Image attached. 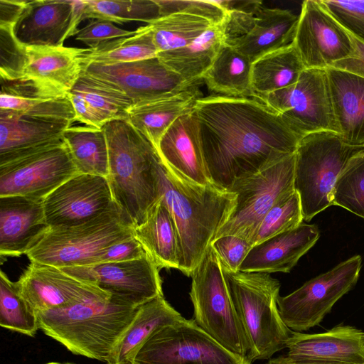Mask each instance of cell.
<instances>
[{"label":"cell","instance_id":"obj_1","mask_svg":"<svg viewBox=\"0 0 364 364\" xmlns=\"http://www.w3.org/2000/svg\"><path fill=\"white\" fill-rule=\"evenodd\" d=\"M192 112L207 173L220 189L294 154L301 140L255 98L215 94L199 98Z\"/></svg>","mask_w":364,"mask_h":364},{"label":"cell","instance_id":"obj_2","mask_svg":"<svg viewBox=\"0 0 364 364\" xmlns=\"http://www.w3.org/2000/svg\"><path fill=\"white\" fill-rule=\"evenodd\" d=\"M161 198L173 219L181 250L179 270L190 277L235 204V194L214 185L192 183L161 160Z\"/></svg>","mask_w":364,"mask_h":364},{"label":"cell","instance_id":"obj_3","mask_svg":"<svg viewBox=\"0 0 364 364\" xmlns=\"http://www.w3.org/2000/svg\"><path fill=\"white\" fill-rule=\"evenodd\" d=\"M109 151L108 181L114 201L134 228L160 199L161 159L154 145L126 119L105 124Z\"/></svg>","mask_w":364,"mask_h":364},{"label":"cell","instance_id":"obj_4","mask_svg":"<svg viewBox=\"0 0 364 364\" xmlns=\"http://www.w3.org/2000/svg\"><path fill=\"white\" fill-rule=\"evenodd\" d=\"M138 307L113 299L37 312L39 329L75 355L108 362Z\"/></svg>","mask_w":364,"mask_h":364},{"label":"cell","instance_id":"obj_5","mask_svg":"<svg viewBox=\"0 0 364 364\" xmlns=\"http://www.w3.org/2000/svg\"><path fill=\"white\" fill-rule=\"evenodd\" d=\"M221 267L234 307L251 347L252 362L270 358L286 348L292 332L284 323L279 311V282L269 273L234 272Z\"/></svg>","mask_w":364,"mask_h":364},{"label":"cell","instance_id":"obj_6","mask_svg":"<svg viewBox=\"0 0 364 364\" xmlns=\"http://www.w3.org/2000/svg\"><path fill=\"white\" fill-rule=\"evenodd\" d=\"M364 152V146L346 142L336 132L305 136L295 152L294 188L298 193L304 220L333 205L336 182L349 162Z\"/></svg>","mask_w":364,"mask_h":364},{"label":"cell","instance_id":"obj_7","mask_svg":"<svg viewBox=\"0 0 364 364\" xmlns=\"http://www.w3.org/2000/svg\"><path fill=\"white\" fill-rule=\"evenodd\" d=\"M133 237L134 227L115 203L83 224L50 228L26 255L59 268L93 265L105 249Z\"/></svg>","mask_w":364,"mask_h":364},{"label":"cell","instance_id":"obj_8","mask_svg":"<svg viewBox=\"0 0 364 364\" xmlns=\"http://www.w3.org/2000/svg\"><path fill=\"white\" fill-rule=\"evenodd\" d=\"M191 277L190 296L196 323L223 347L251 364V347L211 245Z\"/></svg>","mask_w":364,"mask_h":364},{"label":"cell","instance_id":"obj_9","mask_svg":"<svg viewBox=\"0 0 364 364\" xmlns=\"http://www.w3.org/2000/svg\"><path fill=\"white\" fill-rule=\"evenodd\" d=\"M253 98L277 113L301 139L321 132L338 133L326 69H305L296 83Z\"/></svg>","mask_w":364,"mask_h":364},{"label":"cell","instance_id":"obj_10","mask_svg":"<svg viewBox=\"0 0 364 364\" xmlns=\"http://www.w3.org/2000/svg\"><path fill=\"white\" fill-rule=\"evenodd\" d=\"M295 154L247 178L229 191L235 194L234 208L215 238L237 235L250 242L269 209L294 188Z\"/></svg>","mask_w":364,"mask_h":364},{"label":"cell","instance_id":"obj_11","mask_svg":"<svg viewBox=\"0 0 364 364\" xmlns=\"http://www.w3.org/2000/svg\"><path fill=\"white\" fill-rule=\"evenodd\" d=\"M361 266V257L353 256L292 293L279 296L278 309L286 326L301 332L318 325L336 301L355 286Z\"/></svg>","mask_w":364,"mask_h":364},{"label":"cell","instance_id":"obj_12","mask_svg":"<svg viewBox=\"0 0 364 364\" xmlns=\"http://www.w3.org/2000/svg\"><path fill=\"white\" fill-rule=\"evenodd\" d=\"M134 364H249L194 321L183 318L157 329L136 354Z\"/></svg>","mask_w":364,"mask_h":364},{"label":"cell","instance_id":"obj_13","mask_svg":"<svg viewBox=\"0 0 364 364\" xmlns=\"http://www.w3.org/2000/svg\"><path fill=\"white\" fill-rule=\"evenodd\" d=\"M78 173L63 140L0 165V197L23 196L43 200Z\"/></svg>","mask_w":364,"mask_h":364},{"label":"cell","instance_id":"obj_14","mask_svg":"<svg viewBox=\"0 0 364 364\" xmlns=\"http://www.w3.org/2000/svg\"><path fill=\"white\" fill-rule=\"evenodd\" d=\"M66 274L100 287L117 302L133 307L163 296L159 269L146 253L120 262L60 267Z\"/></svg>","mask_w":364,"mask_h":364},{"label":"cell","instance_id":"obj_15","mask_svg":"<svg viewBox=\"0 0 364 364\" xmlns=\"http://www.w3.org/2000/svg\"><path fill=\"white\" fill-rule=\"evenodd\" d=\"M293 44L306 69H327L355 53L351 34L321 0L303 1Z\"/></svg>","mask_w":364,"mask_h":364},{"label":"cell","instance_id":"obj_16","mask_svg":"<svg viewBox=\"0 0 364 364\" xmlns=\"http://www.w3.org/2000/svg\"><path fill=\"white\" fill-rule=\"evenodd\" d=\"M82 73L121 91L134 105L169 97L198 85L168 69L158 57L110 65L91 64L84 67Z\"/></svg>","mask_w":364,"mask_h":364},{"label":"cell","instance_id":"obj_17","mask_svg":"<svg viewBox=\"0 0 364 364\" xmlns=\"http://www.w3.org/2000/svg\"><path fill=\"white\" fill-rule=\"evenodd\" d=\"M115 203L107 178L85 173L70 178L43 201L50 228L83 224Z\"/></svg>","mask_w":364,"mask_h":364},{"label":"cell","instance_id":"obj_18","mask_svg":"<svg viewBox=\"0 0 364 364\" xmlns=\"http://www.w3.org/2000/svg\"><path fill=\"white\" fill-rule=\"evenodd\" d=\"M16 282L36 313L112 298L100 287L70 276L59 267L37 262H31Z\"/></svg>","mask_w":364,"mask_h":364},{"label":"cell","instance_id":"obj_19","mask_svg":"<svg viewBox=\"0 0 364 364\" xmlns=\"http://www.w3.org/2000/svg\"><path fill=\"white\" fill-rule=\"evenodd\" d=\"M82 0L26 1L12 31L25 46H63L82 21Z\"/></svg>","mask_w":364,"mask_h":364},{"label":"cell","instance_id":"obj_20","mask_svg":"<svg viewBox=\"0 0 364 364\" xmlns=\"http://www.w3.org/2000/svg\"><path fill=\"white\" fill-rule=\"evenodd\" d=\"M285 358L296 364H364V331L339 325L320 333L292 331Z\"/></svg>","mask_w":364,"mask_h":364},{"label":"cell","instance_id":"obj_21","mask_svg":"<svg viewBox=\"0 0 364 364\" xmlns=\"http://www.w3.org/2000/svg\"><path fill=\"white\" fill-rule=\"evenodd\" d=\"M43 201L23 196L0 197V255H26L50 229Z\"/></svg>","mask_w":364,"mask_h":364},{"label":"cell","instance_id":"obj_22","mask_svg":"<svg viewBox=\"0 0 364 364\" xmlns=\"http://www.w3.org/2000/svg\"><path fill=\"white\" fill-rule=\"evenodd\" d=\"M83 49L23 46L16 80H30L44 87L68 93L82 75Z\"/></svg>","mask_w":364,"mask_h":364},{"label":"cell","instance_id":"obj_23","mask_svg":"<svg viewBox=\"0 0 364 364\" xmlns=\"http://www.w3.org/2000/svg\"><path fill=\"white\" fill-rule=\"evenodd\" d=\"M71 124L0 110V165L62 141Z\"/></svg>","mask_w":364,"mask_h":364},{"label":"cell","instance_id":"obj_24","mask_svg":"<svg viewBox=\"0 0 364 364\" xmlns=\"http://www.w3.org/2000/svg\"><path fill=\"white\" fill-rule=\"evenodd\" d=\"M318 237L316 225L302 223L252 246L239 271L289 272Z\"/></svg>","mask_w":364,"mask_h":364},{"label":"cell","instance_id":"obj_25","mask_svg":"<svg viewBox=\"0 0 364 364\" xmlns=\"http://www.w3.org/2000/svg\"><path fill=\"white\" fill-rule=\"evenodd\" d=\"M1 80L0 110L73 124L75 114L68 96L26 79Z\"/></svg>","mask_w":364,"mask_h":364},{"label":"cell","instance_id":"obj_26","mask_svg":"<svg viewBox=\"0 0 364 364\" xmlns=\"http://www.w3.org/2000/svg\"><path fill=\"white\" fill-rule=\"evenodd\" d=\"M192 111L171 124L156 151L162 162L185 179L203 186L213 185L206 171Z\"/></svg>","mask_w":364,"mask_h":364},{"label":"cell","instance_id":"obj_27","mask_svg":"<svg viewBox=\"0 0 364 364\" xmlns=\"http://www.w3.org/2000/svg\"><path fill=\"white\" fill-rule=\"evenodd\" d=\"M338 134L348 144L364 146V77L326 69Z\"/></svg>","mask_w":364,"mask_h":364},{"label":"cell","instance_id":"obj_28","mask_svg":"<svg viewBox=\"0 0 364 364\" xmlns=\"http://www.w3.org/2000/svg\"><path fill=\"white\" fill-rule=\"evenodd\" d=\"M298 21L299 16L289 10L261 5L248 33L230 46L253 63L268 53L291 44Z\"/></svg>","mask_w":364,"mask_h":364},{"label":"cell","instance_id":"obj_29","mask_svg":"<svg viewBox=\"0 0 364 364\" xmlns=\"http://www.w3.org/2000/svg\"><path fill=\"white\" fill-rule=\"evenodd\" d=\"M203 97L199 85L176 95L134 105L127 112V120L156 148L171 124L191 112Z\"/></svg>","mask_w":364,"mask_h":364},{"label":"cell","instance_id":"obj_30","mask_svg":"<svg viewBox=\"0 0 364 364\" xmlns=\"http://www.w3.org/2000/svg\"><path fill=\"white\" fill-rule=\"evenodd\" d=\"M183 318L181 314L166 301L164 295L139 306L134 319L114 348L107 364H134L139 350L157 329Z\"/></svg>","mask_w":364,"mask_h":364},{"label":"cell","instance_id":"obj_31","mask_svg":"<svg viewBox=\"0 0 364 364\" xmlns=\"http://www.w3.org/2000/svg\"><path fill=\"white\" fill-rule=\"evenodd\" d=\"M134 237L159 269H179L181 250L172 215L161 198L153 206L146 220L134 228Z\"/></svg>","mask_w":364,"mask_h":364},{"label":"cell","instance_id":"obj_32","mask_svg":"<svg viewBox=\"0 0 364 364\" xmlns=\"http://www.w3.org/2000/svg\"><path fill=\"white\" fill-rule=\"evenodd\" d=\"M223 44L221 26H213L191 44L159 53L157 57L186 81L200 85Z\"/></svg>","mask_w":364,"mask_h":364},{"label":"cell","instance_id":"obj_33","mask_svg":"<svg viewBox=\"0 0 364 364\" xmlns=\"http://www.w3.org/2000/svg\"><path fill=\"white\" fill-rule=\"evenodd\" d=\"M251 60L232 46L223 44L202 80L216 95L253 97Z\"/></svg>","mask_w":364,"mask_h":364},{"label":"cell","instance_id":"obj_34","mask_svg":"<svg viewBox=\"0 0 364 364\" xmlns=\"http://www.w3.org/2000/svg\"><path fill=\"white\" fill-rule=\"evenodd\" d=\"M305 69L293 43L264 55L252 65L253 97L296 83Z\"/></svg>","mask_w":364,"mask_h":364},{"label":"cell","instance_id":"obj_35","mask_svg":"<svg viewBox=\"0 0 364 364\" xmlns=\"http://www.w3.org/2000/svg\"><path fill=\"white\" fill-rule=\"evenodd\" d=\"M135 31L132 36L116 38L94 48H84L80 55L82 68L91 64L110 65L157 57L149 25Z\"/></svg>","mask_w":364,"mask_h":364},{"label":"cell","instance_id":"obj_36","mask_svg":"<svg viewBox=\"0 0 364 364\" xmlns=\"http://www.w3.org/2000/svg\"><path fill=\"white\" fill-rule=\"evenodd\" d=\"M63 139L80 173L108 176L109 151L102 129L70 126Z\"/></svg>","mask_w":364,"mask_h":364},{"label":"cell","instance_id":"obj_37","mask_svg":"<svg viewBox=\"0 0 364 364\" xmlns=\"http://www.w3.org/2000/svg\"><path fill=\"white\" fill-rule=\"evenodd\" d=\"M149 25L158 53L188 46L214 26L205 18L182 13L161 16Z\"/></svg>","mask_w":364,"mask_h":364},{"label":"cell","instance_id":"obj_38","mask_svg":"<svg viewBox=\"0 0 364 364\" xmlns=\"http://www.w3.org/2000/svg\"><path fill=\"white\" fill-rule=\"evenodd\" d=\"M82 21L92 18L123 24L141 21L148 24L161 17L155 0H82Z\"/></svg>","mask_w":364,"mask_h":364},{"label":"cell","instance_id":"obj_39","mask_svg":"<svg viewBox=\"0 0 364 364\" xmlns=\"http://www.w3.org/2000/svg\"><path fill=\"white\" fill-rule=\"evenodd\" d=\"M0 325L6 329L34 336L39 329L36 311L21 295L16 282L0 272Z\"/></svg>","mask_w":364,"mask_h":364},{"label":"cell","instance_id":"obj_40","mask_svg":"<svg viewBox=\"0 0 364 364\" xmlns=\"http://www.w3.org/2000/svg\"><path fill=\"white\" fill-rule=\"evenodd\" d=\"M81 95L107 123L127 119L133 102L123 92L91 76L82 73L71 90Z\"/></svg>","mask_w":364,"mask_h":364},{"label":"cell","instance_id":"obj_41","mask_svg":"<svg viewBox=\"0 0 364 364\" xmlns=\"http://www.w3.org/2000/svg\"><path fill=\"white\" fill-rule=\"evenodd\" d=\"M303 220L300 199L294 190L279 200L266 213L252 240V246L296 228Z\"/></svg>","mask_w":364,"mask_h":364},{"label":"cell","instance_id":"obj_42","mask_svg":"<svg viewBox=\"0 0 364 364\" xmlns=\"http://www.w3.org/2000/svg\"><path fill=\"white\" fill-rule=\"evenodd\" d=\"M333 204L364 218V152L354 157L338 178Z\"/></svg>","mask_w":364,"mask_h":364},{"label":"cell","instance_id":"obj_43","mask_svg":"<svg viewBox=\"0 0 364 364\" xmlns=\"http://www.w3.org/2000/svg\"><path fill=\"white\" fill-rule=\"evenodd\" d=\"M161 16L182 13L199 16L209 21L214 26L221 25L226 11L215 1L155 0Z\"/></svg>","mask_w":364,"mask_h":364},{"label":"cell","instance_id":"obj_44","mask_svg":"<svg viewBox=\"0 0 364 364\" xmlns=\"http://www.w3.org/2000/svg\"><path fill=\"white\" fill-rule=\"evenodd\" d=\"M321 1L347 31L364 44V1Z\"/></svg>","mask_w":364,"mask_h":364},{"label":"cell","instance_id":"obj_45","mask_svg":"<svg viewBox=\"0 0 364 364\" xmlns=\"http://www.w3.org/2000/svg\"><path fill=\"white\" fill-rule=\"evenodd\" d=\"M211 245L221 265L234 272L239 271L241 264L252 247L249 240L231 235L215 238Z\"/></svg>","mask_w":364,"mask_h":364},{"label":"cell","instance_id":"obj_46","mask_svg":"<svg viewBox=\"0 0 364 364\" xmlns=\"http://www.w3.org/2000/svg\"><path fill=\"white\" fill-rule=\"evenodd\" d=\"M135 31L120 28L110 21L95 19L78 29L75 39L94 48L107 41L132 36Z\"/></svg>","mask_w":364,"mask_h":364},{"label":"cell","instance_id":"obj_47","mask_svg":"<svg viewBox=\"0 0 364 364\" xmlns=\"http://www.w3.org/2000/svg\"><path fill=\"white\" fill-rule=\"evenodd\" d=\"M146 255L141 243L134 237L118 242L105 249L96 264L120 262L139 259Z\"/></svg>","mask_w":364,"mask_h":364},{"label":"cell","instance_id":"obj_48","mask_svg":"<svg viewBox=\"0 0 364 364\" xmlns=\"http://www.w3.org/2000/svg\"><path fill=\"white\" fill-rule=\"evenodd\" d=\"M68 96L75 111V121L97 129H102L105 124H107L105 120L88 104L81 95L70 90L68 92Z\"/></svg>","mask_w":364,"mask_h":364},{"label":"cell","instance_id":"obj_49","mask_svg":"<svg viewBox=\"0 0 364 364\" xmlns=\"http://www.w3.org/2000/svg\"><path fill=\"white\" fill-rule=\"evenodd\" d=\"M352 38L355 47L354 54L349 58L335 63L331 68L344 70L364 77V44L353 36Z\"/></svg>","mask_w":364,"mask_h":364},{"label":"cell","instance_id":"obj_50","mask_svg":"<svg viewBox=\"0 0 364 364\" xmlns=\"http://www.w3.org/2000/svg\"><path fill=\"white\" fill-rule=\"evenodd\" d=\"M26 1L0 0V26L14 27Z\"/></svg>","mask_w":364,"mask_h":364},{"label":"cell","instance_id":"obj_51","mask_svg":"<svg viewBox=\"0 0 364 364\" xmlns=\"http://www.w3.org/2000/svg\"><path fill=\"white\" fill-rule=\"evenodd\" d=\"M267 364H296L287 360L284 355H279L275 358L270 359Z\"/></svg>","mask_w":364,"mask_h":364},{"label":"cell","instance_id":"obj_52","mask_svg":"<svg viewBox=\"0 0 364 364\" xmlns=\"http://www.w3.org/2000/svg\"><path fill=\"white\" fill-rule=\"evenodd\" d=\"M46 364H62V363H55V362H52V363H46Z\"/></svg>","mask_w":364,"mask_h":364},{"label":"cell","instance_id":"obj_53","mask_svg":"<svg viewBox=\"0 0 364 364\" xmlns=\"http://www.w3.org/2000/svg\"><path fill=\"white\" fill-rule=\"evenodd\" d=\"M64 364H73V363H64Z\"/></svg>","mask_w":364,"mask_h":364}]
</instances>
